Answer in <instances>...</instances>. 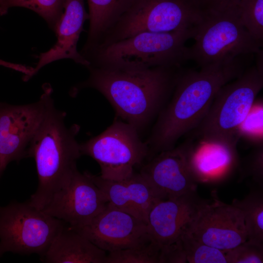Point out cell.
Listing matches in <instances>:
<instances>
[{
	"label": "cell",
	"instance_id": "cell-30",
	"mask_svg": "<svg viewBox=\"0 0 263 263\" xmlns=\"http://www.w3.org/2000/svg\"><path fill=\"white\" fill-rule=\"evenodd\" d=\"M0 65L23 73L24 75H29L33 68L20 64L13 63L0 59Z\"/></svg>",
	"mask_w": 263,
	"mask_h": 263
},
{
	"label": "cell",
	"instance_id": "cell-1",
	"mask_svg": "<svg viewBox=\"0 0 263 263\" xmlns=\"http://www.w3.org/2000/svg\"><path fill=\"white\" fill-rule=\"evenodd\" d=\"M251 56H241L201 67L199 71L179 69L172 94L146 141L148 160L175 148L181 137L199 125L219 89L242 74L249 66Z\"/></svg>",
	"mask_w": 263,
	"mask_h": 263
},
{
	"label": "cell",
	"instance_id": "cell-10",
	"mask_svg": "<svg viewBox=\"0 0 263 263\" xmlns=\"http://www.w3.org/2000/svg\"><path fill=\"white\" fill-rule=\"evenodd\" d=\"M211 202H200L187 230L196 239L223 251L247 239L242 211L220 201L212 194Z\"/></svg>",
	"mask_w": 263,
	"mask_h": 263
},
{
	"label": "cell",
	"instance_id": "cell-3",
	"mask_svg": "<svg viewBox=\"0 0 263 263\" xmlns=\"http://www.w3.org/2000/svg\"><path fill=\"white\" fill-rule=\"evenodd\" d=\"M42 89L45 97L44 114L28 150V157L35 159L38 179L37 189L28 201L40 210L69 182L82 155L76 139L80 127L66 126V114L56 108L52 87L46 83Z\"/></svg>",
	"mask_w": 263,
	"mask_h": 263
},
{
	"label": "cell",
	"instance_id": "cell-2",
	"mask_svg": "<svg viewBox=\"0 0 263 263\" xmlns=\"http://www.w3.org/2000/svg\"><path fill=\"white\" fill-rule=\"evenodd\" d=\"M181 67L125 70L90 66L89 77L73 88L71 95L87 88L97 90L113 107L116 117L139 132L157 118L170 98Z\"/></svg>",
	"mask_w": 263,
	"mask_h": 263
},
{
	"label": "cell",
	"instance_id": "cell-15",
	"mask_svg": "<svg viewBox=\"0 0 263 263\" xmlns=\"http://www.w3.org/2000/svg\"><path fill=\"white\" fill-rule=\"evenodd\" d=\"M89 19L84 0H64L63 13L55 28L57 40L47 51L38 56V62L27 75H24V81L29 80L43 67L56 60L70 59L86 68L90 62L77 51V45L83 25Z\"/></svg>",
	"mask_w": 263,
	"mask_h": 263
},
{
	"label": "cell",
	"instance_id": "cell-31",
	"mask_svg": "<svg viewBox=\"0 0 263 263\" xmlns=\"http://www.w3.org/2000/svg\"><path fill=\"white\" fill-rule=\"evenodd\" d=\"M1 173V171L0 170V175Z\"/></svg>",
	"mask_w": 263,
	"mask_h": 263
},
{
	"label": "cell",
	"instance_id": "cell-29",
	"mask_svg": "<svg viewBox=\"0 0 263 263\" xmlns=\"http://www.w3.org/2000/svg\"><path fill=\"white\" fill-rule=\"evenodd\" d=\"M252 161L251 173L257 182L263 180V150L260 148Z\"/></svg>",
	"mask_w": 263,
	"mask_h": 263
},
{
	"label": "cell",
	"instance_id": "cell-28",
	"mask_svg": "<svg viewBox=\"0 0 263 263\" xmlns=\"http://www.w3.org/2000/svg\"><path fill=\"white\" fill-rule=\"evenodd\" d=\"M240 0H199L204 10L222 12L236 8Z\"/></svg>",
	"mask_w": 263,
	"mask_h": 263
},
{
	"label": "cell",
	"instance_id": "cell-17",
	"mask_svg": "<svg viewBox=\"0 0 263 263\" xmlns=\"http://www.w3.org/2000/svg\"><path fill=\"white\" fill-rule=\"evenodd\" d=\"M109 203L116 208L147 222L153 206L162 200L140 173H133L122 180L105 179L88 171Z\"/></svg>",
	"mask_w": 263,
	"mask_h": 263
},
{
	"label": "cell",
	"instance_id": "cell-13",
	"mask_svg": "<svg viewBox=\"0 0 263 263\" xmlns=\"http://www.w3.org/2000/svg\"><path fill=\"white\" fill-rule=\"evenodd\" d=\"M72 228L106 252L141 245L152 241L145 222L110 203L89 224Z\"/></svg>",
	"mask_w": 263,
	"mask_h": 263
},
{
	"label": "cell",
	"instance_id": "cell-26",
	"mask_svg": "<svg viewBox=\"0 0 263 263\" xmlns=\"http://www.w3.org/2000/svg\"><path fill=\"white\" fill-rule=\"evenodd\" d=\"M227 263H263V243L247 239L232 249L225 251Z\"/></svg>",
	"mask_w": 263,
	"mask_h": 263
},
{
	"label": "cell",
	"instance_id": "cell-24",
	"mask_svg": "<svg viewBox=\"0 0 263 263\" xmlns=\"http://www.w3.org/2000/svg\"><path fill=\"white\" fill-rule=\"evenodd\" d=\"M160 249L151 241L141 245L108 252L105 263H159Z\"/></svg>",
	"mask_w": 263,
	"mask_h": 263
},
{
	"label": "cell",
	"instance_id": "cell-18",
	"mask_svg": "<svg viewBox=\"0 0 263 263\" xmlns=\"http://www.w3.org/2000/svg\"><path fill=\"white\" fill-rule=\"evenodd\" d=\"M181 145L189 169L198 182H212L225 177L234 166L236 150L198 141Z\"/></svg>",
	"mask_w": 263,
	"mask_h": 263
},
{
	"label": "cell",
	"instance_id": "cell-19",
	"mask_svg": "<svg viewBox=\"0 0 263 263\" xmlns=\"http://www.w3.org/2000/svg\"><path fill=\"white\" fill-rule=\"evenodd\" d=\"M106 256V251L66 225L40 260L45 263H105Z\"/></svg>",
	"mask_w": 263,
	"mask_h": 263
},
{
	"label": "cell",
	"instance_id": "cell-11",
	"mask_svg": "<svg viewBox=\"0 0 263 263\" xmlns=\"http://www.w3.org/2000/svg\"><path fill=\"white\" fill-rule=\"evenodd\" d=\"M108 203L106 195L88 171L81 173L77 169L69 182L54 195L42 210L76 228L89 224Z\"/></svg>",
	"mask_w": 263,
	"mask_h": 263
},
{
	"label": "cell",
	"instance_id": "cell-8",
	"mask_svg": "<svg viewBox=\"0 0 263 263\" xmlns=\"http://www.w3.org/2000/svg\"><path fill=\"white\" fill-rule=\"evenodd\" d=\"M66 225L28 201L0 206V257L7 252L40 256Z\"/></svg>",
	"mask_w": 263,
	"mask_h": 263
},
{
	"label": "cell",
	"instance_id": "cell-22",
	"mask_svg": "<svg viewBox=\"0 0 263 263\" xmlns=\"http://www.w3.org/2000/svg\"><path fill=\"white\" fill-rule=\"evenodd\" d=\"M64 0H0V16L12 7L31 10L42 18L54 32L63 13Z\"/></svg>",
	"mask_w": 263,
	"mask_h": 263
},
{
	"label": "cell",
	"instance_id": "cell-25",
	"mask_svg": "<svg viewBox=\"0 0 263 263\" xmlns=\"http://www.w3.org/2000/svg\"><path fill=\"white\" fill-rule=\"evenodd\" d=\"M237 10L243 26L254 38L263 42V0H240Z\"/></svg>",
	"mask_w": 263,
	"mask_h": 263
},
{
	"label": "cell",
	"instance_id": "cell-7",
	"mask_svg": "<svg viewBox=\"0 0 263 263\" xmlns=\"http://www.w3.org/2000/svg\"><path fill=\"white\" fill-rule=\"evenodd\" d=\"M194 43L189 47L190 60L201 68L261 51L263 42L254 38L239 19L237 7L222 12L204 10L195 27Z\"/></svg>",
	"mask_w": 263,
	"mask_h": 263
},
{
	"label": "cell",
	"instance_id": "cell-27",
	"mask_svg": "<svg viewBox=\"0 0 263 263\" xmlns=\"http://www.w3.org/2000/svg\"><path fill=\"white\" fill-rule=\"evenodd\" d=\"M188 263L180 238L176 241L161 246L159 263Z\"/></svg>",
	"mask_w": 263,
	"mask_h": 263
},
{
	"label": "cell",
	"instance_id": "cell-9",
	"mask_svg": "<svg viewBox=\"0 0 263 263\" xmlns=\"http://www.w3.org/2000/svg\"><path fill=\"white\" fill-rule=\"evenodd\" d=\"M139 133L133 126L116 117L100 134L80 144L81 155L89 156L97 162L102 178L126 179L149 155L148 146L141 139Z\"/></svg>",
	"mask_w": 263,
	"mask_h": 263
},
{
	"label": "cell",
	"instance_id": "cell-14",
	"mask_svg": "<svg viewBox=\"0 0 263 263\" xmlns=\"http://www.w3.org/2000/svg\"><path fill=\"white\" fill-rule=\"evenodd\" d=\"M140 174L162 200L195 194L197 182L180 146L156 154Z\"/></svg>",
	"mask_w": 263,
	"mask_h": 263
},
{
	"label": "cell",
	"instance_id": "cell-12",
	"mask_svg": "<svg viewBox=\"0 0 263 263\" xmlns=\"http://www.w3.org/2000/svg\"><path fill=\"white\" fill-rule=\"evenodd\" d=\"M45 97L28 104L0 103V170L13 161L28 157L30 143L44 116Z\"/></svg>",
	"mask_w": 263,
	"mask_h": 263
},
{
	"label": "cell",
	"instance_id": "cell-23",
	"mask_svg": "<svg viewBox=\"0 0 263 263\" xmlns=\"http://www.w3.org/2000/svg\"><path fill=\"white\" fill-rule=\"evenodd\" d=\"M180 239L188 263H227L225 251L200 242L187 230Z\"/></svg>",
	"mask_w": 263,
	"mask_h": 263
},
{
	"label": "cell",
	"instance_id": "cell-4",
	"mask_svg": "<svg viewBox=\"0 0 263 263\" xmlns=\"http://www.w3.org/2000/svg\"><path fill=\"white\" fill-rule=\"evenodd\" d=\"M195 27L170 32H142L81 54L94 67L144 70L155 67H180L190 60L187 41L192 38Z\"/></svg>",
	"mask_w": 263,
	"mask_h": 263
},
{
	"label": "cell",
	"instance_id": "cell-6",
	"mask_svg": "<svg viewBox=\"0 0 263 263\" xmlns=\"http://www.w3.org/2000/svg\"><path fill=\"white\" fill-rule=\"evenodd\" d=\"M204 10L199 0H132L97 45L142 32H170L194 28Z\"/></svg>",
	"mask_w": 263,
	"mask_h": 263
},
{
	"label": "cell",
	"instance_id": "cell-21",
	"mask_svg": "<svg viewBox=\"0 0 263 263\" xmlns=\"http://www.w3.org/2000/svg\"><path fill=\"white\" fill-rule=\"evenodd\" d=\"M244 214L247 239L263 242V198L257 191L250 193L242 200L234 199L232 204Z\"/></svg>",
	"mask_w": 263,
	"mask_h": 263
},
{
	"label": "cell",
	"instance_id": "cell-5",
	"mask_svg": "<svg viewBox=\"0 0 263 263\" xmlns=\"http://www.w3.org/2000/svg\"><path fill=\"white\" fill-rule=\"evenodd\" d=\"M263 87V70L248 66L218 91L203 120L192 132L198 141L236 150L241 127Z\"/></svg>",
	"mask_w": 263,
	"mask_h": 263
},
{
	"label": "cell",
	"instance_id": "cell-16",
	"mask_svg": "<svg viewBox=\"0 0 263 263\" xmlns=\"http://www.w3.org/2000/svg\"><path fill=\"white\" fill-rule=\"evenodd\" d=\"M199 203L195 194L157 202L148 216L147 225L150 239L161 247L179 240L188 229Z\"/></svg>",
	"mask_w": 263,
	"mask_h": 263
},
{
	"label": "cell",
	"instance_id": "cell-20",
	"mask_svg": "<svg viewBox=\"0 0 263 263\" xmlns=\"http://www.w3.org/2000/svg\"><path fill=\"white\" fill-rule=\"evenodd\" d=\"M132 0H87L89 27L81 53L96 46L126 11Z\"/></svg>",
	"mask_w": 263,
	"mask_h": 263
}]
</instances>
